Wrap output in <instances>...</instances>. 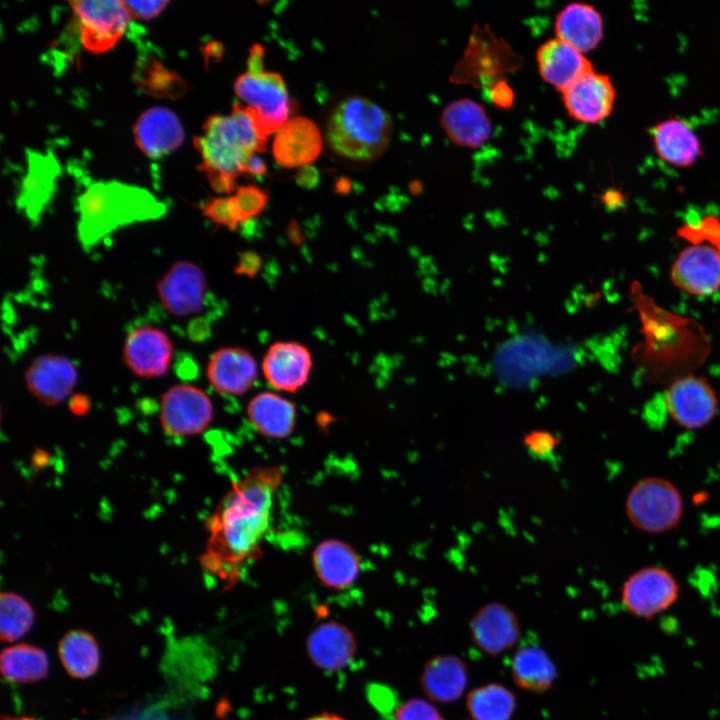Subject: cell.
<instances>
[{
	"instance_id": "8992f818",
	"label": "cell",
	"mask_w": 720,
	"mask_h": 720,
	"mask_svg": "<svg viewBox=\"0 0 720 720\" xmlns=\"http://www.w3.org/2000/svg\"><path fill=\"white\" fill-rule=\"evenodd\" d=\"M625 514L638 530L661 534L676 528L684 513L683 496L670 480L648 476L637 481L625 499Z\"/></svg>"
},
{
	"instance_id": "f35d334b",
	"label": "cell",
	"mask_w": 720,
	"mask_h": 720,
	"mask_svg": "<svg viewBox=\"0 0 720 720\" xmlns=\"http://www.w3.org/2000/svg\"><path fill=\"white\" fill-rule=\"evenodd\" d=\"M434 704L428 699L411 698L395 709L393 720H445Z\"/></svg>"
},
{
	"instance_id": "b9f144b4",
	"label": "cell",
	"mask_w": 720,
	"mask_h": 720,
	"mask_svg": "<svg viewBox=\"0 0 720 720\" xmlns=\"http://www.w3.org/2000/svg\"><path fill=\"white\" fill-rule=\"evenodd\" d=\"M131 18L149 20L158 16L169 4L168 1H123Z\"/></svg>"
},
{
	"instance_id": "603a6c76",
	"label": "cell",
	"mask_w": 720,
	"mask_h": 720,
	"mask_svg": "<svg viewBox=\"0 0 720 720\" xmlns=\"http://www.w3.org/2000/svg\"><path fill=\"white\" fill-rule=\"evenodd\" d=\"M420 683L431 702L453 703L464 695L468 685L466 663L454 654L433 656L423 667Z\"/></svg>"
},
{
	"instance_id": "7c38bea8",
	"label": "cell",
	"mask_w": 720,
	"mask_h": 720,
	"mask_svg": "<svg viewBox=\"0 0 720 720\" xmlns=\"http://www.w3.org/2000/svg\"><path fill=\"white\" fill-rule=\"evenodd\" d=\"M473 644L488 656H499L515 647L520 639V622L515 612L501 602L480 607L469 623Z\"/></svg>"
},
{
	"instance_id": "f907efd6",
	"label": "cell",
	"mask_w": 720,
	"mask_h": 720,
	"mask_svg": "<svg viewBox=\"0 0 720 720\" xmlns=\"http://www.w3.org/2000/svg\"><path fill=\"white\" fill-rule=\"evenodd\" d=\"M287 237L288 239L295 245H300L304 241V237L301 233V230L296 223V221L292 220L288 226H287Z\"/></svg>"
},
{
	"instance_id": "681fc988",
	"label": "cell",
	"mask_w": 720,
	"mask_h": 720,
	"mask_svg": "<svg viewBox=\"0 0 720 720\" xmlns=\"http://www.w3.org/2000/svg\"><path fill=\"white\" fill-rule=\"evenodd\" d=\"M266 165L262 159L256 155L251 157L247 165V173L255 176H262L266 173Z\"/></svg>"
},
{
	"instance_id": "4dcf8cb0",
	"label": "cell",
	"mask_w": 720,
	"mask_h": 720,
	"mask_svg": "<svg viewBox=\"0 0 720 720\" xmlns=\"http://www.w3.org/2000/svg\"><path fill=\"white\" fill-rule=\"evenodd\" d=\"M58 654L66 672L75 679H86L96 673L100 665V651L94 636L83 630L63 635Z\"/></svg>"
},
{
	"instance_id": "cb8c5ba5",
	"label": "cell",
	"mask_w": 720,
	"mask_h": 720,
	"mask_svg": "<svg viewBox=\"0 0 720 720\" xmlns=\"http://www.w3.org/2000/svg\"><path fill=\"white\" fill-rule=\"evenodd\" d=\"M440 124L451 142L467 148L481 146L492 133L491 120L485 109L468 98L448 104L442 111Z\"/></svg>"
},
{
	"instance_id": "836d02e7",
	"label": "cell",
	"mask_w": 720,
	"mask_h": 720,
	"mask_svg": "<svg viewBox=\"0 0 720 720\" xmlns=\"http://www.w3.org/2000/svg\"><path fill=\"white\" fill-rule=\"evenodd\" d=\"M29 168L18 202L27 216L34 220L40 215L52 194L50 189L53 187L56 164L53 160L37 155L31 159Z\"/></svg>"
},
{
	"instance_id": "3957f363",
	"label": "cell",
	"mask_w": 720,
	"mask_h": 720,
	"mask_svg": "<svg viewBox=\"0 0 720 720\" xmlns=\"http://www.w3.org/2000/svg\"><path fill=\"white\" fill-rule=\"evenodd\" d=\"M268 137L258 129L246 106L234 104L229 115H212L194 138L200 170L217 193H231L237 177L247 173L256 152L266 149Z\"/></svg>"
},
{
	"instance_id": "ab89813d",
	"label": "cell",
	"mask_w": 720,
	"mask_h": 720,
	"mask_svg": "<svg viewBox=\"0 0 720 720\" xmlns=\"http://www.w3.org/2000/svg\"><path fill=\"white\" fill-rule=\"evenodd\" d=\"M203 214L212 222L234 231L239 226L231 197H218L209 200L203 206Z\"/></svg>"
},
{
	"instance_id": "f6af8a7d",
	"label": "cell",
	"mask_w": 720,
	"mask_h": 720,
	"mask_svg": "<svg viewBox=\"0 0 720 720\" xmlns=\"http://www.w3.org/2000/svg\"><path fill=\"white\" fill-rule=\"evenodd\" d=\"M491 98L494 103L505 108L513 102V92L506 83L499 82L493 87Z\"/></svg>"
},
{
	"instance_id": "ba28073f",
	"label": "cell",
	"mask_w": 720,
	"mask_h": 720,
	"mask_svg": "<svg viewBox=\"0 0 720 720\" xmlns=\"http://www.w3.org/2000/svg\"><path fill=\"white\" fill-rule=\"evenodd\" d=\"M680 595L676 577L660 566L642 567L622 584L620 598L630 615L649 620L671 608Z\"/></svg>"
},
{
	"instance_id": "bcb514c9",
	"label": "cell",
	"mask_w": 720,
	"mask_h": 720,
	"mask_svg": "<svg viewBox=\"0 0 720 720\" xmlns=\"http://www.w3.org/2000/svg\"><path fill=\"white\" fill-rule=\"evenodd\" d=\"M264 48L260 44H254L249 50L248 71L252 74H259L263 71Z\"/></svg>"
},
{
	"instance_id": "d4e9b609",
	"label": "cell",
	"mask_w": 720,
	"mask_h": 720,
	"mask_svg": "<svg viewBox=\"0 0 720 720\" xmlns=\"http://www.w3.org/2000/svg\"><path fill=\"white\" fill-rule=\"evenodd\" d=\"M314 570L326 587L344 589L352 585L360 572V558L348 544L335 539L319 543L312 554Z\"/></svg>"
},
{
	"instance_id": "74e56055",
	"label": "cell",
	"mask_w": 720,
	"mask_h": 720,
	"mask_svg": "<svg viewBox=\"0 0 720 720\" xmlns=\"http://www.w3.org/2000/svg\"><path fill=\"white\" fill-rule=\"evenodd\" d=\"M231 201L238 222L245 223L264 210L268 196L258 187L248 185L238 188L235 195L231 196Z\"/></svg>"
},
{
	"instance_id": "60d3db41",
	"label": "cell",
	"mask_w": 720,
	"mask_h": 720,
	"mask_svg": "<svg viewBox=\"0 0 720 720\" xmlns=\"http://www.w3.org/2000/svg\"><path fill=\"white\" fill-rule=\"evenodd\" d=\"M559 443L560 438L547 430L530 431L523 438L528 452L539 459L551 457Z\"/></svg>"
},
{
	"instance_id": "8fae6325",
	"label": "cell",
	"mask_w": 720,
	"mask_h": 720,
	"mask_svg": "<svg viewBox=\"0 0 720 720\" xmlns=\"http://www.w3.org/2000/svg\"><path fill=\"white\" fill-rule=\"evenodd\" d=\"M663 402L670 418L690 430L705 427L718 412V398L710 383L692 374L671 382L664 392Z\"/></svg>"
},
{
	"instance_id": "d590c367",
	"label": "cell",
	"mask_w": 720,
	"mask_h": 720,
	"mask_svg": "<svg viewBox=\"0 0 720 720\" xmlns=\"http://www.w3.org/2000/svg\"><path fill=\"white\" fill-rule=\"evenodd\" d=\"M136 75L138 85L153 96L172 98L181 95L185 90L184 81L156 59L139 64Z\"/></svg>"
},
{
	"instance_id": "9c48e42d",
	"label": "cell",
	"mask_w": 720,
	"mask_h": 720,
	"mask_svg": "<svg viewBox=\"0 0 720 720\" xmlns=\"http://www.w3.org/2000/svg\"><path fill=\"white\" fill-rule=\"evenodd\" d=\"M69 4L79 25L82 45L94 54L113 48L131 19L123 0H80Z\"/></svg>"
},
{
	"instance_id": "1f68e13d",
	"label": "cell",
	"mask_w": 720,
	"mask_h": 720,
	"mask_svg": "<svg viewBox=\"0 0 720 720\" xmlns=\"http://www.w3.org/2000/svg\"><path fill=\"white\" fill-rule=\"evenodd\" d=\"M516 707L514 692L501 683H487L466 694L465 709L471 720H511Z\"/></svg>"
},
{
	"instance_id": "d6986e66",
	"label": "cell",
	"mask_w": 720,
	"mask_h": 720,
	"mask_svg": "<svg viewBox=\"0 0 720 720\" xmlns=\"http://www.w3.org/2000/svg\"><path fill=\"white\" fill-rule=\"evenodd\" d=\"M206 375L219 394L238 396L252 387L258 375V366L246 349L224 347L212 354Z\"/></svg>"
},
{
	"instance_id": "816d5d0a",
	"label": "cell",
	"mask_w": 720,
	"mask_h": 720,
	"mask_svg": "<svg viewBox=\"0 0 720 720\" xmlns=\"http://www.w3.org/2000/svg\"><path fill=\"white\" fill-rule=\"evenodd\" d=\"M305 720H345L342 717L332 713H322L319 715L312 716Z\"/></svg>"
},
{
	"instance_id": "7dc6e473",
	"label": "cell",
	"mask_w": 720,
	"mask_h": 720,
	"mask_svg": "<svg viewBox=\"0 0 720 720\" xmlns=\"http://www.w3.org/2000/svg\"><path fill=\"white\" fill-rule=\"evenodd\" d=\"M211 333L210 324L207 319L198 318L191 322L189 327V335L195 341L206 340Z\"/></svg>"
},
{
	"instance_id": "e575fe53",
	"label": "cell",
	"mask_w": 720,
	"mask_h": 720,
	"mask_svg": "<svg viewBox=\"0 0 720 720\" xmlns=\"http://www.w3.org/2000/svg\"><path fill=\"white\" fill-rule=\"evenodd\" d=\"M35 612L21 595L2 592L0 596V637L3 642L22 638L33 626Z\"/></svg>"
},
{
	"instance_id": "e0dca14e",
	"label": "cell",
	"mask_w": 720,
	"mask_h": 720,
	"mask_svg": "<svg viewBox=\"0 0 720 720\" xmlns=\"http://www.w3.org/2000/svg\"><path fill=\"white\" fill-rule=\"evenodd\" d=\"M562 100L571 118L596 124L612 112L615 88L607 75L592 71L563 91Z\"/></svg>"
},
{
	"instance_id": "ee69618b",
	"label": "cell",
	"mask_w": 720,
	"mask_h": 720,
	"mask_svg": "<svg viewBox=\"0 0 720 720\" xmlns=\"http://www.w3.org/2000/svg\"><path fill=\"white\" fill-rule=\"evenodd\" d=\"M319 178V172L314 167L307 165L299 169L296 182L303 188L311 189L318 184Z\"/></svg>"
},
{
	"instance_id": "d6a6232c",
	"label": "cell",
	"mask_w": 720,
	"mask_h": 720,
	"mask_svg": "<svg viewBox=\"0 0 720 720\" xmlns=\"http://www.w3.org/2000/svg\"><path fill=\"white\" fill-rule=\"evenodd\" d=\"M1 674L14 683H34L44 679L49 670L47 654L30 644H17L2 650L0 655Z\"/></svg>"
},
{
	"instance_id": "c3c4849f",
	"label": "cell",
	"mask_w": 720,
	"mask_h": 720,
	"mask_svg": "<svg viewBox=\"0 0 720 720\" xmlns=\"http://www.w3.org/2000/svg\"><path fill=\"white\" fill-rule=\"evenodd\" d=\"M69 408L75 415H84L90 409V400L84 394H75L70 399Z\"/></svg>"
},
{
	"instance_id": "30bf717a",
	"label": "cell",
	"mask_w": 720,
	"mask_h": 720,
	"mask_svg": "<svg viewBox=\"0 0 720 720\" xmlns=\"http://www.w3.org/2000/svg\"><path fill=\"white\" fill-rule=\"evenodd\" d=\"M214 417L213 404L200 388L178 384L161 398L160 422L168 435L185 437L205 431Z\"/></svg>"
},
{
	"instance_id": "f546056e",
	"label": "cell",
	"mask_w": 720,
	"mask_h": 720,
	"mask_svg": "<svg viewBox=\"0 0 720 720\" xmlns=\"http://www.w3.org/2000/svg\"><path fill=\"white\" fill-rule=\"evenodd\" d=\"M652 137L657 154L674 166L689 167L702 154L698 137L682 120L671 118L658 123Z\"/></svg>"
},
{
	"instance_id": "277c9868",
	"label": "cell",
	"mask_w": 720,
	"mask_h": 720,
	"mask_svg": "<svg viewBox=\"0 0 720 720\" xmlns=\"http://www.w3.org/2000/svg\"><path fill=\"white\" fill-rule=\"evenodd\" d=\"M78 202V234L84 247L124 225L159 218L166 210L150 192L119 182L94 183Z\"/></svg>"
},
{
	"instance_id": "5b68a950",
	"label": "cell",
	"mask_w": 720,
	"mask_h": 720,
	"mask_svg": "<svg viewBox=\"0 0 720 720\" xmlns=\"http://www.w3.org/2000/svg\"><path fill=\"white\" fill-rule=\"evenodd\" d=\"M326 137L337 154L351 160L371 161L387 150L392 137V119L373 101L350 96L332 111Z\"/></svg>"
},
{
	"instance_id": "9a60e30c",
	"label": "cell",
	"mask_w": 720,
	"mask_h": 720,
	"mask_svg": "<svg viewBox=\"0 0 720 720\" xmlns=\"http://www.w3.org/2000/svg\"><path fill=\"white\" fill-rule=\"evenodd\" d=\"M173 355L168 335L152 326L138 327L126 337L123 361L138 377L155 378L166 374Z\"/></svg>"
},
{
	"instance_id": "2e32d148",
	"label": "cell",
	"mask_w": 720,
	"mask_h": 720,
	"mask_svg": "<svg viewBox=\"0 0 720 720\" xmlns=\"http://www.w3.org/2000/svg\"><path fill=\"white\" fill-rule=\"evenodd\" d=\"M77 378L73 362L56 354L37 356L25 372L28 390L46 406H54L65 400L73 391Z\"/></svg>"
},
{
	"instance_id": "484cf974",
	"label": "cell",
	"mask_w": 720,
	"mask_h": 720,
	"mask_svg": "<svg viewBox=\"0 0 720 720\" xmlns=\"http://www.w3.org/2000/svg\"><path fill=\"white\" fill-rule=\"evenodd\" d=\"M556 38L578 51L588 52L603 38V19L591 5L574 2L559 11L555 19Z\"/></svg>"
},
{
	"instance_id": "f1b7e54d",
	"label": "cell",
	"mask_w": 720,
	"mask_h": 720,
	"mask_svg": "<svg viewBox=\"0 0 720 720\" xmlns=\"http://www.w3.org/2000/svg\"><path fill=\"white\" fill-rule=\"evenodd\" d=\"M511 677L516 686L531 693L549 691L557 680V669L549 654L539 645L520 646L511 660Z\"/></svg>"
},
{
	"instance_id": "83f0119b",
	"label": "cell",
	"mask_w": 720,
	"mask_h": 720,
	"mask_svg": "<svg viewBox=\"0 0 720 720\" xmlns=\"http://www.w3.org/2000/svg\"><path fill=\"white\" fill-rule=\"evenodd\" d=\"M247 417L262 435L282 439L290 436L296 424L295 405L272 392L254 396L247 406Z\"/></svg>"
},
{
	"instance_id": "52a82bcc",
	"label": "cell",
	"mask_w": 720,
	"mask_h": 720,
	"mask_svg": "<svg viewBox=\"0 0 720 720\" xmlns=\"http://www.w3.org/2000/svg\"><path fill=\"white\" fill-rule=\"evenodd\" d=\"M234 92L247 104V109L264 136L279 131L287 122L291 104L280 74L243 73L235 80Z\"/></svg>"
},
{
	"instance_id": "7bdbcfd3",
	"label": "cell",
	"mask_w": 720,
	"mask_h": 720,
	"mask_svg": "<svg viewBox=\"0 0 720 720\" xmlns=\"http://www.w3.org/2000/svg\"><path fill=\"white\" fill-rule=\"evenodd\" d=\"M261 256L252 250H246L239 254L237 265L234 267L236 275H244L254 278L262 267Z\"/></svg>"
},
{
	"instance_id": "6da1fadb",
	"label": "cell",
	"mask_w": 720,
	"mask_h": 720,
	"mask_svg": "<svg viewBox=\"0 0 720 720\" xmlns=\"http://www.w3.org/2000/svg\"><path fill=\"white\" fill-rule=\"evenodd\" d=\"M282 480L281 467L260 466L232 483L207 519L208 539L200 566L209 576L232 587L259 558Z\"/></svg>"
},
{
	"instance_id": "8d00e7d4",
	"label": "cell",
	"mask_w": 720,
	"mask_h": 720,
	"mask_svg": "<svg viewBox=\"0 0 720 720\" xmlns=\"http://www.w3.org/2000/svg\"><path fill=\"white\" fill-rule=\"evenodd\" d=\"M677 235L691 244L708 243L720 254V219L705 216L695 222H687L677 229Z\"/></svg>"
},
{
	"instance_id": "ac0fdd59",
	"label": "cell",
	"mask_w": 720,
	"mask_h": 720,
	"mask_svg": "<svg viewBox=\"0 0 720 720\" xmlns=\"http://www.w3.org/2000/svg\"><path fill=\"white\" fill-rule=\"evenodd\" d=\"M312 357L309 349L295 341H279L267 350L262 370L269 384L277 390L296 392L310 376Z\"/></svg>"
},
{
	"instance_id": "5bb4252c",
	"label": "cell",
	"mask_w": 720,
	"mask_h": 720,
	"mask_svg": "<svg viewBox=\"0 0 720 720\" xmlns=\"http://www.w3.org/2000/svg\"><path fill=\"white\" fill-rule=\"evenodd\" d=\"M670 278L674 286L693 296H708L720 289V254L699 243L684 248L674 260Z\"/></svg>"
},
{
	"instance_id": "f5cc1de1",
	"label": "cell",
	"mask_w": 720,
	"mask_h": 720,
	"mask_svg": "<svg viewBox=\"0 0 720 720\" xmlns=\"http://www.w3.org/2000/svg\"><path fill=\"white\" fill-rule=\"evenodd\" d=\"M350 188V184L345 183V180L343 179L341 183L337 184V191L344 193L347 192Z\"/></svg>"
},
{
	"instance_id": "4316f807",
	"label": "cell",
	"mask_w": 720,
	"mask_h": 720,
	"mask_svg": "<svg viewBox=\"0 0 720 720\" xmlns=\"http://www.w3.org/2000/svg\"><path fill=\"white\" fill-rule=\"evenodd\" d=\"M307 649L312 661L327 671L347 666L355 652L352 633L343 625L327 622L317 626L310 634Z\"/></svg>"
},
{
	"instance_id": "ffe728a7",
	"label": "cell",
	"mask_w": 720,
	"mask_h": 720,
	"mask_svg": "<svg viewBox=\"0 0 720 720\" xmlns=\"http://www.w3.org/2000/svg\"><path fill=\"white\" fill-rule=\"evenodd\" d=\"M133 133L137 147L153 159L175 151L184 140L179 118L172 110L161 106L142 112L136 120Z\"/></svg>"
},
{
	"instance_id": "44dd1931",
	"label": "cell",
	"mask_w": 720,
	"mask_h": 720,
	"mask_svg": "<svg viewBox=\"0 0 720 720\" xmlns=\"http://www.w3.org/2000/svg\"><path fill=\"white\" fill-rule=\"evenodd\" d=\"M536 61L542 79L561 93L594 71L582 52L558 38L539 46Z\"/></svg>"
},
{
	"instance_id": "7402d4cb",
	"label": "cell",
	"mask_w": 720,
	"mask_h": 720,
	"mask_svg": "<svg viewBox=\"0 0 720 720\" xmlns=\"http://www.w3.org/2000/svg\"><path fill=\"white\" fill-rule=\"evenodd\" d=\"M321 148V135L315 123L298 116L288 120L277 132L273 156L282 167H303L316 160Z\"/></svg>"
},
{
	"instance_id": "7a4b0ae2",
	"label": "cell",
	"mask_w": 720,
	"mask_h": 720,
	"mask_svg": "<svg viewBox=\"0 0 720 720\" xmlns=\"http://www.w3.org/2000/svg\"><path fill=\"white\" fill-rule=\"evenodd\" d=\"M631 296L643 334L633 357L645 380L671 383L691 374L705 361L711 343L697 321L662 308L645 294L637 281L632 283Z\"/></svg>"
},
{
	"instance_id": "4fadbf2b",
	"label": "cell",
	"mask_w": 720,
	"mask_h": 720,
	"mask_svg": "<svg viewBox=\"0 0 720 720\" xmlns=\"http://www.w3.org/2000/svg\"><path fill=\"white\" fill-rule=\"evenodd\" d=\"M157 291L163 307L179 317L199 312L204 305L207 280L195 263L177 261L162 276Z\"/></svg>"
}]
</instances>
